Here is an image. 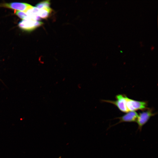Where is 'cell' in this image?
<instances>
[{"instance_id": "cell-4", "label": "cell", "mask_w": 158, "mask_h": 158, "mask_svg": "<svg viewBox=\"0 0 158 158\" xmlns=\"http://www.w3.org/2000/svg\"><path fill=\"white\" fill-rule=\"evenodd\" d=\"M43 23L41 21L28 19L22 20L18 23V25L21 30L29 32L34 30Z\"/></svg>"}, {"instance_id": "cell-6", "label": "cell", "mask_w": 158, "mask_h": 158, "mask_svg": "<svg viewBox=\"0 0 158 158\" xmlns=\"http://www.w3.org/2000/svg\"><path fill=\"white\" fill-rule=\"evenodd\" d=\"M138 114L135 111H129L121 117L116 119H118L119 122L115 125L122 122H136Z\"/></svg>"}, {"instance_id": "cell-5", "label": "cell", "mask_w": 158, "mask_h": 158, "mask_svg": "<svg viewBox=\"0 0 158 158\" xmlns=\"http://www.w3.org/2000/svg\"><path fill=\"white\" fill-rule=\"evenodd\" d=\"M32 6L26 3L21 2H16L0 4V7L9 8L18 10V11H23L25 12Z\"/></svg>"}, {"instance_id": "cell-9", "label": "cell", "mask_w": 158, "mask_h": 158, "mask_svg": "<svg viewBox=\"0 0 158 158\" xmlns=\"http://www.w3.org/2000/svg\"><path fill=\"white\" fill-rule=\"evenodd\" d=\"M154 47H153V46L152 47H151V50L153 49H154Z\"/></svg>"}, {"instance_id": "cell-7", "label": "cell", "mask_w": 158, "mask_h": 158, "mask_svg": "<svg viewBox=\"0 0 158 158\" xmlns=\"http://www.w3.org/2000/svg\"><path fill=\"white\" fill-rule=\"evenodd\" d=\"M15 14L22 19H30L29 17L28 16L25 12H23L20 11H16Z\"/></svg>"}, {"instance_id": "cell-8", "label": "cell", "mask_w": 158, "mask_h": 158, "mask_svg": "<svg viewBox=\"0 0 158 158\" xmlns=\"http://www.w3.org/2000/svg\"><path fill=\"white\" fill-rule=\"evenodd\" d=\"M50 1H44L38 3L36 5V7L39 9L42 8L44 6L50 7Z\"/></svg>"}, {"instance_id": "cell-3", "label": "cell", "mask_w": 158, "mask_h": 158, "mask_svg": "<svg viewBox=\"0 0 158 158\" xmlns=\"http://www.w3.org/2000/svg\"><path fill=\"white\" fill-rule=\"evenodd\" d=\"M126 106L128 111H135L147 109V103L146 101H138L130 99L127 97Z\"/></svg>"}, {"instance_id": "cell-2", "label": "cell", "mask_w": 158, "mask_h": 158, "mask_svg": "<svg viewBox=\"0 0 158 158\" xmlns=\"http://www.w3.org/2000/svg\"><path fill=\"white\" fill-rule=\"evenodd\" d=\"M127 97L125 95L119 94L116 96L115 100H104L103 101L114 105L121 112L127 113L128 112L126 106Z\"/></svg>"}, {"instance_id": "cell-1", "label": "cell", "mask_w": 158, "mask_h": 158, "mask_svg": "<svg viewBox=\"0 0 158 158\" xmlns=\"http://www.w3.org/2000/svg\"><path fill=\"white\" fill-rule=\"evenodd\" d=\"M140 113L136 122L138 125V130L141 131L142 127L149 121L150 118L156 114L151 108H147L146 110Z\"/></svg>"}]
</instances>
